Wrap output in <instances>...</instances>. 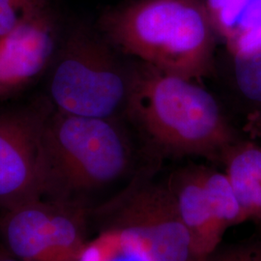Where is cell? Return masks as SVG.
<instances>
[{"mask_svg": "<svg viewBox=\"0 0 261 261\" xmlns=\"http://www.w3.org/2000/svg\"><path fill=\"white\" fill-rule=\"evenodd\" d=\"M202 175L210 207L220 228L225 232L229 227L247 221L224 171L202 165Z\"/></svg>", "mask_w": 261, "mask_h": 261, "instance_id": "cell-12", "label": "cell"}, {"mask_svg": "<svg viewBox=\"0 0 261 261\" xmlns=\"http://www.w3.org/2000/svg\"><path fill=\"white\" fill-rule=\"evenodd\" d=\"M47 5V0H0V37L8 34L24 16Z\"/></svg>", "mask_w": 261, "mask_h": 261, "instance_id": "cell-14", "label": "cell"}, {"mask_svg": "<svg viewBox=\"0 0 261 261\" xmlns=\"http://www.w3.org/2000/svg\"><path fill=\"white\" fill-rule=\"evenodd\" d=\"M165 181L191 237L193 248L202 259L220 246L224 233L210 207L203 182L202 165H188L177 168Z\"/></svg>", "mask_w": 261, "mask_h": 261, "instance_id": "cell-8", "label": "cell"}, {"mask_svg": "<svg viewBox=\"0 0 261 261\" xmlns=\"http://www.w3.org/2000/svg\"><path fill=\"white\" fill-rule=\"evenodd\" d=\"M0 244L19 261H55L47 201H31L0 215Z\"/></svg>", "mask_w": 261, "mask_h": 261, "instance_id": "cell-9", "label": "cell"}, {"mask_svg": "<svg viewBox=\"0 0 261 261\" xmlns=\"http://www.w3.org/2000/svg\"><path fill=\"white\" fill-rule=\"evenodd\" d=\"M0 261H19L16 259L15 257H13L12 255H10L9 253H4L3 255L0 256Z\"/></svg>", "mask_w": 261, "mask_h": 261, "instance_id": "cell-18", "label": "cell"}, {"mask_svg": "<svg viewBox=\"0 0 261 261\" xmlns=\"http://www.w3.org/2000/svg\"><path fill=\"white\" fill-rule=\"evenodd\" d=\"M117 120L53 109L43 132V199L92 214L143 170L161 164L140 162L129 133Z\"/></svg>", "mask_w": 261, "mask_h": 261, "instance_id": "cell-1", "label": "cell"}, {"mask_svg": "<svg viewBox=\"0 0 261 261\" xmlns=\"http://www.w3.org/2000/svg\"><path fill=\"white\" fill-rule=\"evenodd\" d=\"M97 30L122 56L196 83L212 74L218 37L202 0H129Z\"/></svg>", "mask_w": 261, "mask_h": 261, "instance_id": "cell-3", "label": "cell"}, {"mask_svg": "<svg viewBox=\"0 0 261 261\" xmlns=\"http://www.w3.org/2000/svg\"><path fill=\"white\" fill-rule=\"evenodd\" d=\"M244 130L252 139H261V107H256L248 114Z\"/></svg>", "mask_w": 261, "mask_h": 261, "instance_id": "cell-16", "label": "cell"}, {"mask_svg": "<svg viewBox=\"0 0 261 261\" xmlns=\"http://www.w3.org/2000/svg\"><path fill=\"white\" fill-rule=\"evenodd\" d=\"M251 261H261V246L252 247Z\"/></svg>", "mask_w": 261, "mask_h": 261, "instance_id": "cell-17", "label": "cell"}, {"mask_svg": "<svg viewBox=\"0 0 261 261\" xmlns=\"http://www.w3.org/2000/svg\"><path fill=\"white\" fill-rule=\"evenodd\" d=\"M46 201L54 260H83L88 247L89 214L73 206Z\"/></svg>", "mask_w": 261, "mask_h": 261, "instance_id": "cell-11", "label": "cell"}, {"mask_svg": "<svg viewBox=\"0 0 261 261\" xmlns=\"http://www.w3.org/2000/svg\"><path fill=\"white\" fill-rule=\"evenodd\" d=\"M160 165L146 168L109 203L89 215L102 230L127 231L143 240L158 261H201L166 184Z\"/></svg>", "mask_w": 261, "mask_h": 261, "instance_id": "cell-5", "label": "cell"}, {"mask_svg": "<svg viewBox=\"0 0 261 261\" xmlns=\"http://www.w3.org/2000/svg\"><path fill=\"white\" fill-rule=\"evenodd\" d=\"M50 102L0 111V215L43 199V132Z\"/></svg>", "mask_w": 261, "mask_h": 261, "instance_id": "cell-6", "label": "cell"}, {"mask_svg": "<svg viewBox=\"0 0 261 261\" xmlns=\"http://www.w3.org/2000/svg\"><path fill=\"white\" fill-rule=\"evenodd\" d=\"M252 247L230 246L221 248L220 246L202 258L201 261H251Z\"/></svg>", "mask_w": 261, "mask_h": 261, "instance_id": "cell-15", "label": "cell"}, {"mask_svg": "<svg viewBox=\"0 0 261 261\" xmlns=\"http://www.w3.org/2000/svg\"><path fill=\"white\" fill-rule=\"evenodd\" d=\"M123 115L153 158L202 157L221 162L238 140L220 103L201 84L139 60L130 63Z\"/></svg>", "mask_w": 261, "mask_h": 261, "instance_id": "cell-2", "label": "cell"}, {"mask_svg": "<svg viewBox=\"0 0 261 261\" xmlns=\"http://www.w3.org/2000/svg\"><path fill=\"white\" fill-rule=\"evenodd\" d=\"M235 83L240 92L261 107V46L232 56Z\"/></svg>", "mask_w": 261, "mask_h": 261, "instance_id": "cell-13", "label": "cell"}, {"mask_svg": "<svg viewBox=\"0 0 261 261\" xmlns=\"http://www.w3.org/2000/svg\"><path fill=\"white\" fill-rule=\"evenodd\" d=\"M97 28L76 23L62 34L48 83L57 112L86 117L118 118L130 87V64Z\"/></svg>", "mask_w": 261, "mask_h": 261, "instance_id": "cell-4", "label": "cell"}, {"mask_svg": "<svg viewBox=\"0 0 261 261\" xmlns=\"http://www.w3.org/2000/svg\"><path fill=\"white\" fill-rule=\"evenodd\" d=\"M61 36L58 19L47 4L0 37V99L23 90L53 65Z\"/></svg>", "mask_w": 261, "mask_h": 261, "instance_id": "cell-7", "label": "cell"}, {"mask_svg": "<svg viewBox=\"0 0 261 261\" xmlns=\"http://www.w3.org/2000/svg\"><path fill=\"white\" fill-rule=\"evenodd\" d=\"M4 253H8V252L5 251V249L3 248V246L0 244V256H1V255H3Z\"/></svg>", "mask_w": 261, "mask_h": 261, "instance_id": "cell-19", "label": "cell"}, {"mask_svg": "<svg viewBox=\"0 0 261 261\" xmlns=\"http://www.w3.org/2000/svg\"><path fill=\"white\" fill-rule=\"evenodd\" d=\"M246 220L261 221V146L236 140L221 162Z\"/></svg>", "mask_w": 261, "mask_h": 261, "instance_id": "cell-10", "label": "cell"}]
</instances>
